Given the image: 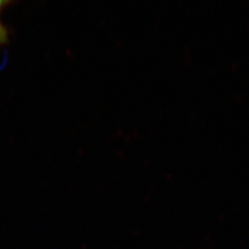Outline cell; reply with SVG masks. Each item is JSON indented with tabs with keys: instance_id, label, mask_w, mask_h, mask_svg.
<instances>
[{
	"instance_id": "obj_2",
	"label": "cell",
	"mask_w": 249,
	"mask_h": 249,
	"mask_svg": "<svg viewBox=\"0 0 249 249\" xmlns=\"http://www.w3.org/2000/svg\"><path fill=\"white\" fill-rule=\"evenodd\" d=\"M10 0H0V9L5 5V4H7L8 2H9Z\"/></svg>"
},
{
	"instance_id": "obj_1",
	"label": "cell",
	"mask_w": 249,
	"mask_h": 249,
	"mask_svg": "<svg viewBox=\"0 0 249 249\" xmlns=\"http://www.w3.org/2000/svg\"><path fill=\"white\" fill-rule=\"evenodd\" d=\"M8 40V34H7V30L5 29V27L2 25V23L0 22V45L6 43Z\"/></svg>"
}]
</instances>
